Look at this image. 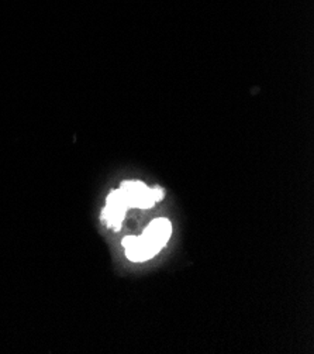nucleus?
Listing matches in <instances>:
<instances>
[{
	"mask_svg": "<svg viewBox=\"0 0 314 354\" xmlns=\"http://www.w3.org/2000/svg\"><path fill=\"white\" fill-rule=\"evenodd\" d=\"M143 234L155 240L157 243H159L164 247L172 234V225L168 219H164V218L155 219L147 226V229L144 230Z\"/></svg>",
	"mask_w": 314,
	"mask_h": 354,
	"instance_id": "1",
	"label": "nucleus"
},
{
	"mask_svg": "<svg viewBox=\"0 0 314 354\" xmlns=\"http://www.w3.org/2000/svg\"><path fill=\"white\" fill-rule=\"evenodd\" d=\"M127 210H128V207L124 205L108 203L106 207H104L101 212V219L106 221L109 226H112L116 232H119Z\"/></svg>",
	"mask_w": 314,
	"mask_h": 354,
	"instance_id": "2",
	"label": "nucleus"
},
{
	"mask_svg": "<svg viewBox=\"0 0 314 354\" xmlns=\"http://www.w3.org/2000/svg\"><path fill=\"white\" fill-rule=\"evenodd\" d=\"M123 247L126 250V256L134 261V263H141V261H146L148 260L144 249L141 247V244H139L138 241V237L135 236H127L123 239Z\"/></svg>",
	"mask_w": 314,
	"mask_h": 354,
	"instance_id": "3",
	"label": "nucleus"
},
{
	"mask_svg": "<svg viewBox=\"0 0 314 354\" xmlns=\"http://www.w3.org/2000/svg\"><path fill=\"white\" fill-rule=\"evenodd\" d=\"M150 194L153 196V199L155 202H159L164 199V189L159 188V187H155V188H150Z\"/></svg>",
	"mask_w": 314,
	"mask_h": 354,
	"instance_id": "4",
	"label": "nucleus"
}]
</instances>
